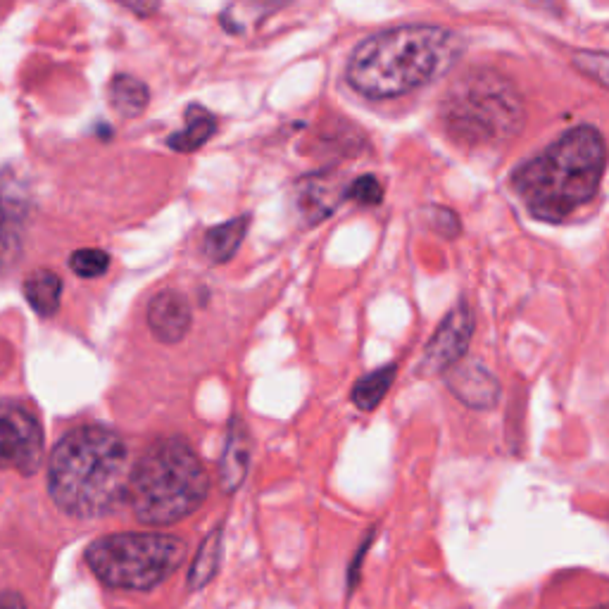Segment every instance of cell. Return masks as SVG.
Here are the masks:
<instances>
[{
  "instance_id": "obj_19",
  "label": "cell",
  "mask_w": 609,
  "mask_h": 609,
  "mask_svg": "<svg viewBox=\"0 0 609 609\" xmlns=\"http://www.w3.org/2000/svg\"><path fill=\"white\" fill-rule=\"evenodd\" d=\"M393 381H395V364L374 369L372 374L362 376V379L353 386V403L357 410L374 412L376 407L381 405V400L386 398L388 391H391Z\"/></svg>"
},
{
  "instance_id": "obj_16",
  "label": "cell",
  "mask_w": 609,
  "mask_h": 609,
  "mask_svg": "<svg viewBox=\"0 0 609 609\" xmlns=\"http://www.w3.org/2000/svg\"><path fill=\"white\" fill-rule=\"evenodd\" d=\"M110 108L117 112L119 117L134 119L146 112L150 103V91L141 79L131 77V74H117L112 77L108 86Z\"/></svg>"
},
{
  "instance_id": "obj_26",
  "label": "cell",
  "mask_w": 609,
  "mask_h": 609,
  "mask_svg": "<svg viewBox=\"0 0 609 609\" xmlns=\"http://www.w3.org/2000/svg\"><path fill=\"white\" fill-rule=\"evenodd\" d=\"M531 3H536V5H543V8H548V10H552V5H555V0H531Z\"/></svg>"
},
{
  "instance_id": "obj_9",
  "label": "cell",
  "mask_w": 609,
  "mask_h": 609,
  "mask_svg": "<svg viewBox=\"0 0 609 609\" xmlns=\"http://www.w3.org/2000/svg\"><path fill=\"white\" fill-rule=\"evenodd\" d=\"M445 381H448L452 395L474 410H491L500 398L498 379L481 362L460 360L452 364L445 372Z\"/></svg>"
},
{
  "instance_id": "obj_5",
  "label": "cell",
  "mask_w": 609,
  "mask_h": 609,
  "mask_svg": "<svg viewBox=\"0 0 609 609\" xmlns=\"http://www.w3.org/2000/svg\"><path fill=\"white\" fill-rule=\"evenodd\" d=\"M443 122L464 146H493L519 134L526 108L510 79L493 69H476L452 84L443 103Z\"/></svg>"
},
{
  "instance_id": "obj_12",
  "label": "cell",
  "mask_w": 609,
  "mask_h": 609,
  "mask_svg": "<svg viewBox=\"0 0 609 609\" xmlns=\"http://www.w3.org/2000/svg\"><path fill=\"white\" fill-rule=\"evenodd\" d=\"M250 431L241 419L234 417L226 431V445L219 460V483H222L224 493H236L246 481L250 469Z\"/></svg>"
},
{
  "instance_id": "obj_1",
  "label": "cell",
  "mask_w": 609,
  "mask_h": 609,
  "mask_svg": "<svg viewBox=\"0 0 609 609\" xmlns=\"http://www.w3.org/2000/svg\"><path fill=\"white\" fill-rule=\"evenodd\" d=\"M129 474V448L119 433L79 426L50 452L48 491L69 517L96 519L127 502Z\"/></svg>"
},
{
  "instance_id": "obj_7",
  "label": "cell",
  "mask_w": 609,
  "mask_h": 609,
  "mask_svg": "<svg viewBox=\"0 0 609 609\" xmlns=\"http://www.w3.org/2000/svg\"><path fill=\"white\" fill-rule=\"evenodd\" d=\"M43 452V429L34 412L15 403L0 405V469H15L24 476L36 474Z\"/></svg>"
},
{
  "instance_id": "obj_11",
  "label": "cell",
  "mask_w": 609,
  "mask_h": 609,
  "mask_svg": "<svg viewBox=\"0 0 609 609\" xmlns=\"http://www.w3.org/2000/svg\"><path fill=\"white\" fill-rule=\"evenodd\" d=\"M193 324L191 303L179 291H162L148 305V326L160 343L184 341Z\"/></svg>"
},
{
  "instance_id": "obj_27",
  "label": "cell",
  "mask_w": 609,
  "mask_h": 609,
  "mask_svg": "<svg viewBox=\"0 0 609 609\" xmlns=\"http://www.w3.org/2000/svg\"><path fill=\"white\" fill-rule=\"evenodd\" d=\"M598 609H605V607H598Z\"/></svg>"
},
{
  "instance_id": "obj_14",
  "label": "cell",
  "mask_w": 609,
  "mask_h": 609,
  "mask_svg": "<svg viewBox=\"0 0 609 609\" xmlns=\"http://www.w3.org/2000/svg\"><path fill=\"white\" fill-rule=\"evenodd\" d=\"M338 193L334 181L326 179L324 174L319 177H310L303 181L298 191V207L300 215L307 219V224L322 222L324 217H329L338 205Z\"/></svg>"
},
{
  "instance_id": "obj_23",
  "label": "cell",
  "mask_w": 609,
  "mask_h": 609,
  "mask_svg": "<svg viewBox=\"0 0 609 609\" xmlns=\"http://www.w3.org/2000/svg\"><path fill=\"white\" fill-rule=\"evenodd\" d=\"M431 215H433L431 224L438 234H443L448 238H455L457 234H460V217H457L452 210H448V207H433Z\"/></svg>"
},
{
  "instance_id": "obj_25",
  "label": "cell",
  "mask_w": 609,
  "mask_h": 609,
  "mask_svg": "<svg viewBox=\"0 0 609 609\" xmlns=\"http://www.w3.org/2000/svg\"><path fill=\"white\" fill-rule=\"evenodd\" d=\"M0 609H27V605L17 593H3L0 595Z\"/></svg>"
},
{
  "instance_id": "obj_6",
  "label": "cell",
  "mask_w": 609,
  "mask_h": 609,
  "mask_svg": "<svg viewBox=\"0 0 609 609\" xmlns=\"http://www.w3.org/2000/svg\"><path fill=\"white\" fill-rule=\"evenodd\" d=\"M186 555V543L169 533H112L89 545L86 564L105 586L150 590L167 581Z\"/></svg>"
},
{
  "instance_id": "obj_20",
  "label": "cell",
  "mask_w": 609,
  "mask_h": 609,
  "mask_svg": "<svg viewBox=\"0 0 609 609\" xmlns=\"http://www.w3.org/2000/svg\"><path fill=\"white\" fill-rule=\"evenodd\" d=\"M69 269L81 279H98L110 269V255L100 248H81L69 257Z\"/></svg>"
},
{
  "instance_id": "obj_2",
  "label": "cell",
  "mask_w": 609,
  "mask_h": 609,
  "mask_svg": "<svg viewBox=\"0 0 609 609\" xmlns=\"http://www.w3.org/2000/svg\"><path fill=\"white\" fill-rule=\"evenodd\" d=\"M462 53L464 39L445 27H395L355 48L348 81L367 98H398L448 74Z\"/></svg>"
},
{
  "instance_id": "obj_21",
  "label": "cell",
  "mask_w": 609,
  "mask_h": 609,
  "mask_svg": "<svg viewBox=\"0 0 609 609\" xmlns=\"http://www.w3.org/2000/svg\"><path fill=\"white\" fill-rule=\"evenodd\" d=\"M574 67L583 77L598 81L602 89L609 86V55L605 50H579V53H574Z\"/></svg>"
},
{
  "instance_id": "obj_24",
  "label": "cell",
  "mask_w": 609,
  "mask_h": 609,
  "mask_svg": "<svg viewBox=\"0 0 609 609\" xmlns=\"http://www.w3.org/2000/svg\"><path fill=\"white\" fill-rule=\"evenodd\" d=\"M117 3H122L124 8L131 10L138 17H150L160 8V0H117Z\"/></svg>"
},
{
  "instance_id": "obj_15",
  "label": "cell",
  "mask_w": 609,
  "mask_h": 609,
  "mask_svg": "<svg viewBox=\"0 0 609 609\" xmlns=\"http://www.w3.org/2000/svg\"><path fill=\"white\" fill-rule=\"evenodd\" d=\"M217 131V119L212 112H207L200 105H191L186 112V124L184 129L174 131L167 138V146L177 153H196L198 148H203Z\"/></svg>"
},
{
  "instance_id": "obj_17",
  "label": "cell",
  "mask_w": 609,
  "mask_h": 609,
  "mask_svg": "<svg viewBox=\"0 0 609 609\" xmlns=\"http://www.w3.org/2000/svg\"><path fill=\"white\" fill-rule=\"evenodd\" d=\"M24 298L34 307L36 315L53 317L60 307L62 279L50 269H36L24 279Z\"/></svg>"
},
{
  "instance_id": "obj_4",
  "label": "cell",
  "mask_w": 609,
  "mask_h": 609,
  "mask_svg": "<svg viewBox=\"0 0 609 609\" xmlns=\"http://www.w3.org/2000/svg\"><path fill=\"white\" fill-rule=\"evenodd\" d=\"M207 491L210 479L191 443L167 436L148 445L131 467L127 502L141 524L167 526L196 512Z\"/></svg>"
},
{
  "instance_id": "obj_18",
  "label": "cell",
  "mask_w": 609,
  "mask_h": 609,
  "mask_svg": "<svg viewBox=\"0 0 609 609\" xmlns=\"http://www.w3.org/2000/svg\"><path fill=\"white\" fill-rule=\"evenodd\" d=\"M222 526H217L205 541L200 543V550L193 557L191 571H188V590H200L217 576L219 562H222Z\"/></svg>"
},
{
  "instance_id": "obj_8",
  "label": "cell",
  "mask_w": 609,
  "mask_h": 609,
  "mask_svg": "<svg viewBox=\"0 0 609 609\" xmlns=\"http://www.w3.org/2000/svg\"><path fill=\"white\" fill-rule=\"evenodd\" d=\"M474 336V315L469 310V305L462 303L455 305L445 315L441 326L436 329V334L426 345L422 364H419V372L422 374H445L452 364L464 360L467 355L469 343Z\"/></svg>"
},
{
  "instance_id": "obj_3",
  "label": "cell",
  "mask_w": 609,
  "mask_h": 609,
  "mask_svg": "<svg viewBox=\"0 0 609 609\" xmlns=\"http://www.w3.org/2000/svg\"><path fill=\"white\" fill-rule=\"evenodd\" d=\"M605 138L593 127H576L552 143L541 158L526 162L514 174V188L545 222H562L598 193L605 174Z\"/></svg>"
},
{
  "instance_id": "obj_22",
  "label": "cell",
  "mask_w": 609,
  "mask_h": 609,
  "mask_svg": "<svg viewBox=\"0 0 609 609\" xmlns=\"http://www.w3.org/2000/svg\"><path fill=\"white\" fill-rule=\"evenodd\" d=\"M345 198L355 200L364 207H374L384 200V191H381V184L376 181L372 174H364V177H357L353 184L345 188Z\"/></svg>"
},
{
  "instance_id": "obj_13",
  "label": "cell",
  "mask_w": 609,
  "mask_h": 609,
  "mask_svg": "<svg viewBox=\"0 0 609 609\" xmlns=\"http://www.w3.org/2000/svg\"><path fill=\"white\" fill-rule=\"evenodd\" d=\"M250 217L241 215L236 219H229V222L212 226L210 231L205 234L203 241V253L212 265H224L229 262L231 257L238 253V248L243 246V238L248 234Z\"/></svg>"
},
{
  "instance_id": "obj_10",
  "label": "cell",
  "mask_w": 609,
  "mask_h": 609,
  "mask_svg": "<svg viewBox=\"0 0 609 609\" xmlns=\"http://www.w3.org/2000/svg\"><path fill=\"white\" fill-rule=\"evenodd\" d=\"M27 203L12 179H0V272L20 260Z\"/></svg>"
}]
</instances>
